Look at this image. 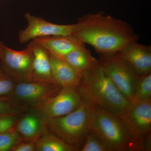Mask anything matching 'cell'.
I'll return each mask as SVG.
<instances>
[{
	"mask_svg": "<svg viewBox=\"0 0 151 151\" xmlns=\"http://www.w3.org/2000/svg\"><path fill=\"white\" fill-rule=\"evenodd\" d=\"M76 24L73 35L101 55L116 53L139 38L129 24L100 12L84 14Z\"/></svg>",
	"mask_w": 151,
	"mask_h": 151,
	"instance_id": "1",
	"label": "cell"
},
{
	"mask_svg": "<svg viewBox=\"0 0 151 151\" xmlns=\"http://www.w3.org/2000/svg\"><path fill=\"white\" fill-rule=\"evenodd\" d=\"M77 88L84 100L120 117L129 104L104 73L99 62L82 74Z\"/></svg>",
	"mask_w": 151,
	"mask_h": 151,
	"instance_id": "2",
	"label": "cell"
},
{
	"mask_svg": "<svg viewBox=\"0 0 151 151\" xmlns=\"http://www.w3.org/2000/svg\"><path fill=\"white\" fill-rule=\"evenodd\" d=\"M90 130L103 138L113 151H144L142 145L130 135L121 117L103 108L92 105Z\"/></svg>",
	"mask_w": 151,
	"mask_h": 151,
	"instance_id": "3",
	"label": "cell"
},
{
	"mask_svg": "<svg viewBox=\"0 0 151 151\" xmlns=\"http://www.w3.org/2000/svg\"><path fill=\"white\" fill-rule=\"evenodd\" d=\"M92 105L84 100L75 111L61 117L45 119L47 130L79 150L90 131Z\"/></svg>",
	"mask_w": 151,
	"mask_h": 151,
	"instance_id": "4",
	"label": "cell"
},
{
	"mask_svg": "<svg viewBox=\"0 0 151 151\" xmlns=\"http://www.w3.org/2000/svg\"><path fill=\"white\" fill-rule=\"evenodd\" d=\"M17 82L8 98L24 109L39 110L45 102L58 94L62 87L57 84L30 81Z\"/></svg>",
	"mask_w": 151,
	"mask_h": 151,
	"instance_id": "5",
	"label": "cell"
},
{
	"mask_svg": "<svg viewBox=\"0 0 151 151\" xmlns=\"http://www.w3.org/2000/svg\"><path fill=\"white\" fill-rule=\"evenodd\" d=\"M98 61L106 75L130 102L138 75L116 53L101 55Z\"/></svg>",
	"mask_w": 151,
	"mask_h": 151,
	"instance_id": "6",
	"label": "cell"
},
{
	"mask_svg": "<svg viewBox=\"0 0 151 151\" xmlns=\"http://www.w3.org/2000/svg\"><path fill=\"white\" fill-rule=\"evenodd\" d=\"M121 118L130 135L143 147L144 137L151 132V100L141 103L130 102Z\"/></svg>",
	"mask_w": 151,
	"mask_h": 151,
	"instance_id": "7",
	"label": "cell"
},
{
	"mask_svg": "<svg viewBox=\"0 0 151 151\" xmlns=\"http://www.w3.org/2000/svg\"><path fill=\"white\" fill-rule=\"evenodd\" d=\"M33 54L29 43L23 50H15L0 41L1 67L18 81H26L32 65Z\"/></svg>",
	"mask_w": 151,
	"mask_h": 151,
	"instance_id": "8",
	"label": "cell"
},
{
	"mask_svg": "<svg viewBox=\"0 0 151 151\" xmlns=\"http://www.w3.org/2000/svg\"><path fill=\"white\" fill-rule=\"evenodd\" d=\"M84 101L77 87L62 88L58 94L47 100L39 110L45 119H53L75 111Z\"/></svg>",
	"mask_w": 151,
	"mask_h": 151,
	"instance_id": "9",
	"label": "cell"
},
{
	"mask_svg": "<svg viewBox=\"0 0 151 151\" xmlns=\"http://www.w3.org/2000/svg\"><path fill=\"white\" fill-rule=\"evenodd\" d=\"M24 17L27 22V26L19 32L21 43H27L34 39L44 37L71 35L76 28V24H55L29 13L25 14Z\"/></svg>",
	"mask_w": 151,
	"mask_h": 151,
	"instance_id": "10",
	"label": "cell"
},
{
	"mask_svg": "<svg viewBox=\"0 0 151 151\" xmlns=\"http://www.w3.org/2000/svg\"><path fill=\"white\" fill-rule=\"evenodd\" d=\"M116 53L137 75L151 73L150 46L140 44L137 41L133 42Z\"/></svg>",
	"mask_w": 151,
	"mask_h": 151,
	"instance_id": "11",
	"label": "cell"
},
{
	"mask_svg": "<svg viewBox=\"0 0 151 151\" xmlns=\"http://www.w3.org/2000/svg\"><path fill=\"white\" fill-rule=\"evenodd\" d=\"M33 54L32 65L26 81L57 84L52 73L49 53L42 46L32 40L29 43Z\"/></svg>",
	"mask_w": 151,
	"mask_h": 151,
	"instance_id": "12",
	"label": "cell"
},
{
	"mask_svg": "<svg viewBox=\"0 0 151 151\" xmlns=\"http://www.w3.org/2000/svg\"><path fill=\"white\" fill-rule=\"evenodd\" d=\"M32 41L42 46L49 54L60 59L75 49L85 44L73 34L44 37L37 38Z\"/></svg>",
	"mask_w": 151,
	"mask_h": 151,
	"instance_id": "13",
	"label": "cell"
},
{
	"mask_svg": "<svg viewBox=\"0 0 151 151\" xmlns=\"http://www.w3.org/2000/svg\"><path fill=\"white\" fill-rule=\"evenodd\" d=\"M49 54L52 73L56 84L62 88L78 87L82 74L64 60Z\"/></svg>",
	"mask_w": 151,
	"mask_h": 151,
	"instance_id": "14",
	"label": "cell"
},
{
	"mask_svg": "<svg viewBox=\"0 0 151 151\" xmlns=\"http://www.w3.org/2000/svg\"><path fill=\"white\" fill-rule=\"evenodd\" d=\"M15 126L25 140L35 142L47 130L45 119L40 113H28L17 122Z\"/></svg>",
	"mask_w": 151,
	"mask_h": 151,
	"instance_id": "15",
	"label": "cell"
},
{
	"mask_svg": "<svg viewBox=\"0 0 151 151\" xmlns=\"http://www.w3.org/2000/svg\"><path fill=\"white\" fill-rule=\"evenodd\" d=\"M63 59L81 74L90 70L99 62L84 45L70 52Z\"/></svg>",
	"mask_w": 151,
	"mask_h": 151,
	"instance_id": "16",
	"label": "cell"
},
{
	"mask_svg": "<svg viewBox=\"0 0 151 151\" xmlns=\"http://www.w3.org/2000/svg\"><path fill=\"white\" fill-rule=\"evenodd\" d=\"M77 150H78L76 147L65 142L57 136L49 132L47 130L35 142V151Z\"/></svg>",
	"mask_w": 151,
	"mask_h": 151,
	"instance_id": "17",
	"label": "cell"
},
{
	"mask_svg": "<svg viewBox=\"0 0 151 151\" xmlns=\"http://www.w3.org/2000/svg\"><path fill=\"white\" fill-rule=\"evenodd\" d=\"M151 100V73L138 75L130 103H138Z\"/></svg>",
	"mask_w": 151,
	"mask_h": 151,
	"instance_id": "18",
	"label": "cell"
},
{
	"mask_svg": "<svg viewBox=\"0 0 151 151\" xmlns=\"http://www.w3.org/2000/svg\"><path fill=\"white\" fill-rule=\"evenodd\" d=\"M79 151H113V150L103 138L90 130L79 148Z\"/></svg>",
	"mask_w": 151,
	"mask_h": 151,
	"instance_id": "19",
	"label": "cell"
},
{
	"mask_svg": "<svg viewBox=\"0 0 151 151\" xmlns=\"http://www.w3.org/2000/svg\"><path fill=\"white\" fill-rule=\"evenodd\" d=\"M21 136L15 126L0 134V151L11 150L14 146L21 140Z\"/></svg>",
	"mask_w": 151,
	"mask_h": 151,
	"instance_id": "20",
	"label": "cell"
},
{
	"mask_svg": "<svg viewBox=\"0 0 151 151\" xmlns=\"http://www.w3.org/2000/svg\"><path fill=\"white\" fill-rule=\"evenodd\" d=\"M18 81L0 68V97H7L12 92Z\"/></svg>",
	"mask_w": 151,
	"mask_h": 151,
	"instance_id": "21",
	"label": "cell"
},
{
	"mask_svg": "<svg viewBox=\"0 0 151 151\" xmlns=\"http://www.w3.org/2000/svg\"><path fill=\"white\" fill-rule=\"evenodd\" d=\"M25 111L13 103L7 97H0V117L18 115Z\"/></svg>",
	"mask_w": 151,
	"mask_h": 151,
	"instance_id": "22",
	"label": "cell"
},
{
	"mask_svg": "<svg viewBox=\"0 0 151 151\" xmlns=\"http://www.w3.org/2000/svg\"><path fill=\"white\" fill-rule=\"evenodd\" d=\"M18 119V115L0 117V134L15 126Z\"/></svg>",
	"mask_w": 151,
	"mask_h": 151,
	"instance_id": "23",
	"label": "cell"
},
{
	"mask_svg": "<svg viewBox=\"0 0 151 151\" xmlns=\"http://www.w3.org/2000/svg\"><path fill=\"white\" fill-rule=\"evenodd\" d=\"M21 141V140H20ZM17 143L11 150L12 151H35V142L26 141L24 142H20Z\"/></svg>",
	"mask_w": 151,
	"mask_h": 151,
	"instance_id": "24",
	"label": "cell"
},
{
	"mask_svg": "<svg viewBox=\"0 0 151 151\" xmlns=\"http://www.w3.org/2000/svg\"><path fill=\"white\" fill-rule=\"evenodd\" d=\"M144 151L151 150V135L150 133L146 135L144 138L143 142Z\"/></svg>",
	"mask_w": 151,
	"mask_h": 151,
	"instance_id": "25",
	"label": "cell"
}]
</instances>
